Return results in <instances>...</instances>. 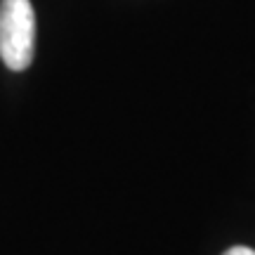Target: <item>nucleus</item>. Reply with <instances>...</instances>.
Wrapping results in <instances>:
<instances>
[{"label":"nucleus","instance_id":"nucleus-1","mask_svg":"<svg viewBox=\"0 0 255 255\" xmlns=\"http://www.w3.org/2000/svg\"><path fill=\"white\" fill-rule=\"evenodd\" d=\"M36 14L31 0H0V59L12 71H24L33 62Z\"/></svg>","mask_w":255,"mask_h":255},{"label":"nucleus","instance_id":"nucleus-2","mask_svg":"<svg viewBox=\"0 0 255 255\" xmlns=\"http://www.w3.org/2000/svg\"><path fill=\"white\" fill-rule=\"evenodd\" d=\"M225 255H255V251H251L246 246H234V248H229Z\"/></svg>","mask_w":255,"mask_h":255}]
</instances>
